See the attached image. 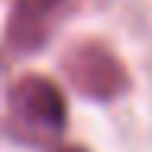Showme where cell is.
<instances>
[{
    "label": "cell",
    "mask_w": 152,
    "mask_h": 152,
    "mask_svg": "<svg viewBox=\"0 0 152 152\" xmlns=\"http://www.w3.org/2000/svg\"><path fill=\"white\" fill-rule=\"evenodd\" d=\"M68 104L61 88L45 75H23L7 91V133L20 146L45 149L65 133Z\"/></svg>",
    "instance_id": "6da1fadb"
},
{
    "label": "cell",
    "mask_w": 152,
    "mask_h": 152,
    "mask_svg": "<svg viewBox=\"0 0 152 152\" xmlns=\"http://www.w3.org/2000/svg\"><path fill=\"white\" fill-rule=\"evenodd\" d=\"M61 71L68 84L81 97L91 100H117L129 91V71L104 42H78L75 49L65 52Z\"/></svg>",
    "instance_id": "7a4b0ae2"
},
{
    "label": "cell",
    "mask_w": 152,
    "mask_h": 152,
    "mask_svg": "<svg viewBox=\"0 0 152 152\" xmlns=\"http://www.w3.org/2000/svg\"><path fill=\"white\" fill-rule=\"evenodd\" d=\"M68 0H13V10L7 16V45L16 55L39 52L58 23Z\"/></svg>",
    "instance_id": "3957f363"
},
{
    "label": "cell",
    "mask_w": 152,
    "mask_h": 152,
    "mask_svg": "<svg viewBox=\"0 0 152 152\" xmlns=\"http://www.w3.org/2000/svg\"><path fill=\"white\" fill-rule=\"evenodd\" d=\"M55 152H88L84 146H65V149H55Z\"/></svg>",
    "instance_id": "277c9868"
}]
</instances>
